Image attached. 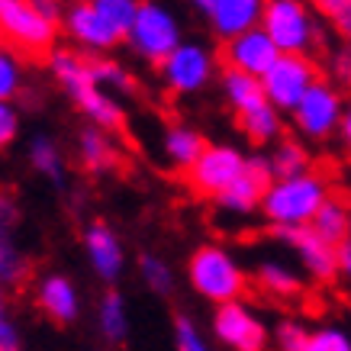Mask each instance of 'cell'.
I'll return each instance as SVG.
<instances>
[{"label":"cell","instance_id":"obj_1","mask_svg":"<svg viewBox=\"0 0 351 351\" xmlns=\"http://www.w3.org/2000/svg\"><path fill=\"white\" fill-rule=\"evenodd\" d=\"M329 193V178L316 168L290 174V178H271V184L265 187V197H261V206H258V216L271 229L309 226V219L316 216V210Z\"/></svg>","mask_w":351,"mask_h":351},{"label":"cell","instance_id":"obj_2","mask_svg":"<svg viewBox=\"0 0 351 351\" xmlns=\"http://www.w3.org/2000/svg\"><path fill=\"white\" fill-rule=\"evenodd\" d=\"M187 284L200 300L206 303H226V300H239L248 290V271L235 258L232 248L219 242H203L197 245L184 265Z\"/></svg>","mask_w":351,"mask_h":351},{"label":"cell","instance_id":"obj_3","mask_svg":"<svg viewBox=\"0 0 351 351\" xmlns=\"http://www.w3.org/2000/svg\"><path fill=\"white\" fill-rule=\"evenodd\" d=\"M345 90L335 77H319L316 84L309 87L306 94L300 97V104L290 110L287 117L293 123L297 132L306 145H326L339 136L341 113H345Z\"/></svg>","mask_w":351,"mask_h":351},{"label":"cell","instance_id":"obj_4","mask_svg":"<svg viewBox=\"0 0 351 351\" xmlns=\"http://www.w3.org/2000/svg\"><path fill=\"white\" fill-rule=\"evenodd\" d=\"M219 55L206 43H193V39H181L168 52V58L158 64L161 84L171 97H197L206 87L216 84L219 75Z\"/></svg>","mask_w":351,"mask_h":351},{"label":"cell","instance_id":"obj_5","mask_svg":"<svg viewBox=\"0 0 351 351\" xmlns=\"http://www.w3.org/2000/svg\"><path fill=\"white\" fill-rule=\"evenodd\" d=\"M181 39H184V26L178 20V13L171 10L168 3H161V0H142L136 10V20L126 29L123 43L145 64L158 68Z\"/></svg>","mask_w":351,"mask_h":351},{"label":"cell","instance_id":"obj_6","mask_svg":"<svg viewBox=\"0 0 351 351\" xmlns=\"http://www.w3.org/2000/svg\"><path fill=\"white\" fill-rule=\"evenodd\" d=\"M0 39L23 55L45 58L58 43V23L45 20L29 0H0Z\"/></svg>","mask_w":351,"mask_h":351},{"label":"cell","instance_id":"obj_7","mask_svg":"<svg viewBox=\"0 0 351 351\" xmlns=\"http://www.w3.org/2000/svg\"><path fill=\"white\" fill-rule=\"evenodd\" d=\"M261 26L280 52H313L322 36L316 10L306 0H265Z\"/></svg>","mask_w":351,"mask_h":351},{"label":"cell","instance_id":"obj_8","mask_svg":"<svg viewBox=\"0 0 351 351\" xmlns=\"http://www.w3.org/2000/svg\"><path fill=\"white\" fill-rule=\"evenodd\" d=\"M319 64L313 58V52H280L274 64L261 75L265 84V97L274 104L284 117L300 104V97L319 81Z\"/></svg>","mask_w":351,"mask_h":351},{"label":"cell","instance_id":"obj_9","mask_svg":"<svg viewBox=\"0 0 351 351\" xmlns=\"http://www.w3.org/2000/svg\"><path fill=\"white\" fill-rule=\"evenodd\" d=\"M210 335L216 339V345L232 351H265L271 341L267 322L242 297L216 303L213 319H210Z\"/></svg>","mask_w":351,"mask_h":351},{"label":"cell","instance_id":"obj_10","mask_svg":"<svg viewBox=\"0 0 351 351\" xmlns=\"http://www.w3.org/2000/svg\"><path fill=\"white\" fill-rule=\"evenodd\" d=\"M242 171H245V152L239 145H232V142H206L203 152L197 155V161L184 171V178H187V187L197 197L213 200L216 193L229 187Z\"/></svg>","mask_w":351,"mask_h":351},{"label":"cell","instance_id":"obj_11","mask_svg":"<svg viewBox=\"0 0 351 351\" xmlns=\"http://www.w3.org/2000/svg\"><path fill=\"white\" fill-rule=\"evenodd\" d=\"M271 232L297 255V265L313 284H332L339 277V245L326 242L309 226H280Z\"/></svg>","mask_w":351,"mask_h":351},{"label":"cell","instance_id":"obj_12","mask_svg":"<svg viewBox=\"0 0 351 351\" xmlns=\"http://www.w3.org/2000/svg\"><path fill=\"white\" fill-rule=\"evenodd\" d=\"M58 26H62V32L68 36V43L77 45V49L87 55L113 52V49L123 43V36L97 13V7L90 0H68Z\"/></svg>","mask_w":351,"mask_h":351},{"label":"cell","instance_id":"obj_13","mask_svg":"<svg viewBox=\"0 0 351 351\" xmlns=\"http://www.w3.org/2000/svg\"><path fill=\"white\" fill-rule=\"evenodd\" d=\"M81 245H84L87 265H90L100 284L113 287L119 277L126 274V248H123V239L110 223H104V219L87 223L84 232H81Z\"/></svg>","mask_w":351,"mask_h":351},{"label":"cell","instance_id":"obj_14","mask_svg":"<svg viewBox=\"0 0 351 351\" xmlns=\"http://www.w3.org/2000/svg\"><path fill=\"white\" fill-rule=\"evenodd\" d=\"M20 203L10 191H0V284L7 290L23 287V280L29 277V255L16 242L20 229Z\"/></svg>","mask_w":351,"mask_h":351},{"label":"cell","instance_id":"obj_15","mask_svg":"<svg viewBox=\"0 0 351 351\" xmlns=\"http://www.w3.org/2000/svg\"><path fill=\"white\" fill-rule=\"evenodd\" d=\"M219 62L229 64V68H242L248 75H265L267 68L274 64V58L280 55L277 43L265 32V26H252V29L239 32L232 39L219 43Z\"/></svg>","mask_w":351,"mask_h":351},{"label":"cell","instance_id":"obj_16","mask_svg":"<svg viewBox=\"0 0 351 351\" xmlns=\"http://www.w3.org/2000/svg\"><path fill=\"white\" fill-rule=\"evenodd\" d=\"M36 306L55 326H75L81 319V293L68 274H43L36 284Z\"/></svg>","mask_w":351,"mask_h":351},{"label":"cell","instance_id":"obj_17","mask_svg":"<svg viewBox=\"0 0 351 351\" xmlns=\"http://www.w3.org/2000/svg\"><path fill=\"white\" fill-rule=\"evenodd\" d=\"M261 13H265V0H213L203 16L210 23L216 43H226L252 26H261Z\"/></svg>","mask_w":351,"mask_h":351},{"label":"cell","instance_id":"obj_18","mask_svg":"<svg viewBox=\"0 0 351 351\" xmlns=\"http://www.w3.org/2000/svg\"><path fill=\"white\" fill-rule=\"evenodd\" d=\"M203 145H206V136H203L197 126H191V123H171V126L161 132L158 149H161L165 168L184 174V171L197 161V155L203 152Z\"/></svg>","mask_w":351,"mask_h":351},{"label":"cell","instance_id":"obj_19","mask_svg":"<svg viewBox=\"0 0 351 351\" xmlns=\"http://www.w3.org/2000/svg\"><path fill=\"white\" fill-rule=\"evenodd\" d=\"M71 104L81 110V117L87 123H94L100 129H110V132H123L126 129V110L119 107V100L110 90L97 84H87L84 90H77L71 97Z\"/></svg>","mask_w":351,"mask_h":351},{"label":"cell","instance_id":"obj_20","mask_svg":"<svg viewBox=\"0 0 351 351\" xmlns=\"http://www.w3.org/2000/svg\"><path fill=\"white\" fill-rule=\"evenodd\" d=\"M265 187L267 184L261 181V178H255L252 171H242L229 187H223V191L216 193L213 203L219 206V213L232 216V219H248V216L258 213L261 197H265Z\"/></svg>","mask_w":351,"mask_h":351},{"label":"cell","instance_id":"obj_21","mask_svg":"<svg viewBox=\"0 0 351 351\" xmlns=\"http://www.w3.org/2000/svg\"><path fill=\"white\" fill-rule=\"evenodd\" d=\"M235 126L255 149H265V145H274L277 138L284 136V113L271 100H261L255 107L235 113Z\"/></svg>","mask_w":351,"mask_h":351},{"label":"cell","instance_id":"obj_22","mask_svg":"<svg viewBox=\"0 0 351 351\" xmlns=\"http://www.w3.org/2000/svg\"><path fill=\"white\" fill-rule=\"evenodd\" d=\"M216 84H219V94H223L226 107L232 110V113H242V110L267 100L261 77L248 75V71H242V68H229V64H223L219 75H216Z\"/></svg>","mask_w":351,"mask_h":351},{"label":"cell","instance_id":"obj_23","mask_svg":"<svg viewBox=\"0 0 351 351\" xmlns=\"http://www.w3.org/2000/svg\"><path fill=\"white\" fill-rule=\"evenodd\" d=\"M77 161L87 174H107L117 168V142L110 136V129L84 126L77 132Z\"/></svg>","mask_w":351,"mask_h":351},{"label":"cell","instance_id":"obj_24","mask_svg":"<svg viewBox=\"0 0 351 351\" xmlns=\"http://www.w3.org/2000/svg\"><path fill=\"white\" fill-rule=\"evenodd\" d=\"M255 284L267 297L293 300L303 293V271H297L293 265L280 261V258H265V261L255 267Z\"/></svg>","mask_w":351,"mask_h":351},{"label":"cell","instance_id":"obj_25","mask_svg":"<svg viewBox=\"0 0 351 351\" xmlns=\"http://www.w3.org/2000/svg\"><path fill=\"white\" fill-rule=\"evenodd\" d=\"M26 158H29V168L43 178V181L55 184V187H64L68 181V161H64L62 149H58V142L52 136H39L29 138V145H26Z\"/></svg>","mask_w":351,"mask_h":351},{"label":"cell","instance_id":"obj_26","mask_svg":"<svg viewBox=\"0 0 351 351\" xmlns=\"http://www.w3.org/2000/svg\"><path fill=\"white\" fill-rule=\"evenodd\" d=\"M129 329H132V322H129L126 297L119 290H107L97 303V332H100V339L107 345H123L129 339Z\"/></svg>","mask_w":351,"mask_h":351},{"label":"cell","instance_id":"obj_27","mask_svg":"<svg viewBox=\"0 0 351 351\" xmlns=\"http://www.w3.org/2000/svg\"><path fill=\"white\" fill-rule=\"evenodd\" d=\"M309 229L322 235L326 242L341 245L348 239V200H341L339 193H329L322 200V206L316 210V216L309 219Z\"/></svg>","mask_w":351,"mask_h":351},{"label":"cell","instance_id":"obj_28","mask_svg":"<svg viewBox=\"0 0 351 351\" xmlns=\"http://www.w3.org/2000/svg\"><path fill=\"white\" fill-rule=\"evenodd\" d=\"M267 158H271V171H274V178H290V174H300V171H309L313 168V155H309L306 142L303 138H277L271 152H267Z\"/></svg>","mask_w":351,"mask_h":351},{"label":"cell","instance_id":"obj_29","mask_svg":"<svg viewBox=\"0 0 351 351\" xmlns=\"http://www.w3.org/2000/svg\"><path fill=\"white\" fill-rule=\"evenodd\" d=\"M136 271H138V280L145 284V290H152L155 297H171L174 287H178L174 267L161 255H155V252H142L136 261Z\"/></svg>","mask_w":351,"mask_h":351},{"label":"cell","instance_id":"obj_30","mask_svg":"<svg viewBox=\"0 0 351 351\" xmlns=\"http://www.w3.org/2000/svg\"><path fill=\"white\" fill-rule=\"evenodd\" d=\"M90 77H94L97 87H104L110 94H113V90H132V75H129L117 58H110L107 52L90 55Z\"/></svg>","mask_w":351,"mask_h":351},{"label":"cell","instance_id":"obj_31","mask_svg":"<svg viewBox=\"0 0 351 351\" xmlns=\"http://www.w3.org/2000/svg\"><path fill=\"white\" fill-rule=\"evenodd\" d=\"M23 94V62L13 45L0 43V100H16Z\"/></svg>","mask_w":351,"mask_h":351},{"label":"cell","instance_id":"obj_32","mask_svg":"<svg viewBox=\"0 0 351 351\" xmlns=\"http://www.w3.org/2000/svg\"><path fill=\"white\" fill-rule=\"evenodd\" d=\"M90 3H94L97 13L126 39V29L132 26V20H136V10L142 0H90Z\"/></svg>","mask_w":351,"mask_h":351},{"label":"cell","instance_id":"obj_33","mask_svg":"<svg viewBox=\"0 0 351 351\" xmlns=\"http://www.w3.org/2000/svg\"><path fill=\"white\" fill-rule=\"evenodd\" d=\"M306 351H351V329L339 326V322H326V326L309 332Z\"/></svg>","mask_w":351,"mask_h":351},{"label":"cell","instance_id":"obj_34","mask_svg":"<svg viewBox=\"0 0 351 351\" xmlns=\"http://www.w3.org/2000/svg\"><path fill=\"white\" fill-rule=\"evenodd\" d=\"M171 341H174V348L178 351H206V335L191 316H174V326H171Z\"/></svg>","mask_w":351,"mask_h":351},{"label":"cell","instance_id":"obj_35","mask_svg":"<svg viewBox=\"0 0 351 351\" xmlns=\"http://www.w3.org/2000/svg\"><path fill=\"white\" fill-rule=\"evenodd\" d=\"M274 341L280 351H306L309 348V329L300 319H280L274 329Z\"/></svg>","mask_w":351,"mask_h":351},{"label":"cell","instance_id":"obj_36","mask_svg":"<svg viewBox=\"0 0 351 351\" xmlns=\"http://www.w3.org/2000/svg\"><path fill=\"white\" fill-rule=\"evenodd\" d=\"M20 110H16V104L13 100H0V152L10 149L13 142L20 138Z\"/></svg>","mask_w":351,"mask_h":351},{"label":"cell","instance_id":"obj_37","mask_svg":"<svg viewBox=\"0 0 351 351\" xmlns=\"http://www.w3.org/2000/svg\"><path fill=\"white\" fill-rule=\"evenodd\" d=\"M332 75L345 90H351V45H345L335 58H332Z\"/></svg>","mask_w":351,"mask_h":351},{"label":"cell","instance_id":"obj_38","mask_svg":"<svg viewBox=\"0 0 351 351\" xmlns=\"http://www.w3.org/2000/svg\"><path fill=\"white\" fill-rule=\"evenodd\" d=\"M332 29H335V36H339L345 45H351V7H345L341 13H335L332 16Z\"/></svg>","mask_w":351,"mask_h":351},{"label":"cell","instance_id":"obj_39","mask_svg":"<svg viewBox=\"0 0 351 351\" xmlns=\"http://www.w3.org/2000/svg\"><path fill=\"white\" fill-rule=\"evenodd\" d=\"M36 10L43 13L45 20L52 23H62V13H64V0H29Z\"/></svg>","mask_w":351,"mask_h":351},{"label":"cell","instance_id":"obj_40","mask_svg":"<svg viewBox=\"0 0 351 351\" xmlns=\"http://www.w3.org/2000/svg\"><path fill=\"white\" fill-rule=\"evenodd\" d=\"M309 3H313V10L322 13L326 20H332L335 13H341L345 7H351V0H309Z\"/></svg>","mask_w":351,"mask_h":351},{"label":"cell","instance_id":"obj_41","mask_svg":"<svg viewBox=\"0 0 351 351\" xmlns=\"http://www.w3.org/2000/svg\"><path fill=\"white\" fill-rule=\"evenodd\" d=\"M339 277L351 287V242L348 239L339 245Z\"/></svg>","mask_w":351,"mask_h":351},{"label":"cell","instance_id":"obj_42","mask_svg":"<svg viewBox=\"0 0 351 351\" xmlns=\"http://www.w3.org/2000/svg\"><path fill=\"white\" fill-rule=\"evenodd\" d=\"M339 138H341V145H345V152L351 155V100H345V113H341Z\"/></svg>","mask_w":351,"mask_h":351},{"label":"cell","instance_id":"obj_43","mask_svg":"<svg viewBox=\"0 0 351 351\" xmlns=\"http://www.w3.org/2000/svg\"><path fill=\"white\" fill-rule=\"evenodd\" d=\"M187 3H191L193 10H200V13H206V10H210V3H213V0H187Z\"/></svg>","mask_w":351,"mask_h":351},{"label":"cell","instance_id":"obj_44","mask_svg":"<svg viewBox=\"0 0 351 351\" xmlns=\"http://www.w3.org/2000/svg\"><path fill=\"white\" fill-rule=\"evenodd\" d=\"M3 313H10V306H7V287L0 284V316H3Z\"/></svg>","mask_w":351,"mask_h":351},{"label":"cell","instance_id":"obj_45","mask_svg":"<svg viewBox=\"0 0 351 351\" xmlns=\"http://www.w3.org/2000/svg\"><path fill=\"white\" fill-rule=\"evenodd\" d=\"M348 242H351V203H348Z\"/></svg>","mask_w":351,"mask_h":351}]
</instances>
